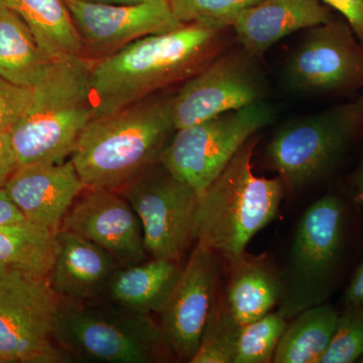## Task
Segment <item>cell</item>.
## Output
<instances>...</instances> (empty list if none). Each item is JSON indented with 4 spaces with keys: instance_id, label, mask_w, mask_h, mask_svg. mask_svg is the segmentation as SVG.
Returning a JSON list of instances; mask_svg holds the SVG:
<instances>
[{
    "instance_id": "1",
    "label": "cell",
    "mask_w": 363,
    "mask_h": 363,
    "mask_svg": "<svg viewBox=\"0 0 363 363\" xmlns=\"http://www.w3.org/2000/svg\"><path fill=\"white\" fill-rule=\"evenodd\" d=\"M229 28L184 25L147 35L92 62L93 118L152 96L157 91L188 80L226 51Z\"/></svg>"
},
{
    "instance_id": "2",
    "label": "cell",
    "mask_w": 363,
    "mask_h": 363,
    "mask_svg": "<svg viewBox=\"0 0 363 363\" xmlns=\"http://www.w3.org/2000/svg\"><path fill=\"white\" fill-rule=\"evenodd\" d=\"M174 133L172 96H150L91 119L71 162L86 189L118 190L160 162Z\"/></svg>"
},
{
    "instance_id": "3",
    "label": "cell",
    "mask_w": 363,
    "mask_h": 363,
    "mask_svg": "<svg viewBox=\"0 0 363 363\" xmlns=\"http://www.w3.org/2000/svg\"><path fill=\"white\" fill-rule=\"evenodd\" d=\"M91 65L83 56L54 60L33 86L30 104L9 133L18 166L58 164L73 154L93 118Z\"/></svg>"
},
{
    "instance_id": "4",
    "label": "cell",
    "mask_w": 363,
    "mask_h": 363,
    "mask_svg": "<svg viewBox=\"0 0 363 363\" xmlns=\"http://www.w3.org/2000/svg\"><path fill=\"white\" fill-rule=\"evenodd\" d=\"M252 136L199 195L196 240L231 264L245 255L248 243L278 216L285 185L255 175Z\"/></svg>"
},
{
    "instance_id": "5",
    "label": "cell",
    "mask_w": 363,
    "mask_h": 363,
    "mask_svg": "<svg viewBox=\"0 0 363 363\" xmlns=\"http://www.w3.org/2000/svg\"><path fill=\"white\" fill-rule=\"evenodd\" d=\"M55 340L71 362L157 363L175 357L152 315L102 298L60 301Z\"/></svg>"
},
{
    "instance_id": "6",
    "label": "cell",
    "mask_w": 363,
    "mask_h": 363,
    "mask_svg": "<svg viewBox=\"0 0 363 363\" xmlns=\"http://www.w3.org/2000/svg\"><path fill=\"white\" fill-rule=\"evenodd\" d=\"M345 219V205L334 195L318 199L298 219L279 274L277 311L285 319L328 300L343 255Z\"/></svg>"
},
{
    "instance_id": "7",
    "label": "cell",
    "mask_w": 363,
    "mask_h": 363,
    "mask_svg": "<svg viewBox=\"0 0 363 363\" xmlns=\"http://www.w3.org/2000/svg\"><path fill=\"white\" fill-rule=\"evenodd\" d=\"M363 126L357 99L281 124L266 147L267 164L285 187L311 185L334 168Z\"/></svg>"
},
{
    "instance_id": "8",
    "label": "cell",
    "mask_w": 363,
    "mask_h": 363,
    "mask_svg": "<svg viewBox=\"0 0 363 363\" xmlns=\"http://www.w3.org/2000/svg\"><path fill=\"white\" fill-rule=\"evenodd\" d=\"M276 118L272 105L257 102L175 130L160 162L201 194L250 138Z\"/></svg>"
},
{
    "instance_id": "9",
    "label": "cell",
    "mask_w": 363,
    "mask_h": 363,
    "mask_svg": "<svg viewBox=\"0 0 363 363\" xmlns=\"http://www.w3.org/2000/svg\"><path fill=\"white\" fill-rule=\"evenodd\" d=\"M60 301L49 278L0 272V363H67L55 340Z\"/></svg>"
},
{
    "instance_id": "10",
    "label": "cell",
    "mask_w": 363,
    "mask_h": 363,
    "mask_svg": "<svg viewBox=\"0 0 363 363\" xmlns=\"http://www.w3.org/2000/svg\"><path fill=\"white\" fill-rule=\"evenodd\" d=\"M116 191L140 218L150 259L180 264L196 240L199 194L160 162Z\"/></svg>"
},
{
    "instance_id": "11",
    "label": "cell",
    "mask_w": 363,
    "mask_h": 363,
    "mask_svg": "<svg viewBox=\"0 0 363 363\" xmlns=\"http://www.w3.org/2000/svg\"><path fill=\"white\" fill-rule=\"evenodd\" d=\"M284 82L303 95L343 94L363 88V45L345 20L314 26L285 64Z\"/></svg>"
},
{
    "instance_id": "12",
    "label": "cell",
    "mask_w": 363,
    "mask_h": 363,
    "mask_svg": "<svg viewBox=\"0 0 363 363\" xmlns=\"http://www.w3.org/2000/svg\"><path fill=\"white\" fill-rule=\"evenodd\" d=\"M259 59L243 48L226 50L172 95L175 130L264 101L267 82Z\"/></svg>"
},
{
    "instance_id": "13",
    "label": "cell",
    "mask_w": 363,
    "mask_h": 363,
    "mask_svg": "<svg viewBox=\"0 0 363 363\" xmlns=\"http://www.w3.org/2000/svg\"><path fill=\"white\" fill-rule=\"evenodd\" d=\"M82 44L83 57L95 62L147 35L184 26L169 0L133 4L64 0Z\"/></svg>"
},
{
    "instance_id": "14",
    "label": "cell",
    "mask_w": 363,
    "mask_h": 363,
    "mask_svg": "<svg viewBox=\"0 0 363 363\" xmlns=\"http://www.w3.org/2000/svg\"><path fill=\"white\" fill-rule=\"evenodd\" d=\"M216 253L197 242L182 269L173 292L160 313V326L169 347L182 362H190L218 295Z\"/></svg>"
},
{
    "instance_id": "15",
    "label": "cell",
    "mask_w": 363,
    "mask_h": 363,
    "mask_svg": "<svg viewBox=\"0 0 363 363\" xmlns=\"http://www.w3.org/2000/svg\"><path fill=\"white\" fill-rule=\"evenodd\" d=\"M61 229L96 243L119 267L150 259L140 218L116 190L85 189L64 217Z\"/></svg>"
},
{
    "instance_id": "16",
    "label": "cell",
    "mask_w": 363,
    "mask_h": 363,
    "mask_svg": "<svg viewBox=\"0 0 363 363\" xmlns=\"http://www.w3.org/2000/svg\"><path fill=\"white\" fill-rule=\"evenodd\" d=\"M4 189L26 220L57 233L86 188L70 160L18 166Z\"/></svg>"
},
{
    "instance_id": "17",
    "label": "cell",
    "mask_w": 363,
    "mask_h": 363,
    "mask_svg": "<svg viewBox=\"0 0 363 363\" xmlns=\"http://www.w3.org/2000/svg\"><path fill=\"white\" fill-rule=\"evenodd\" d=\"M333 18L330 9L321 0H262L243 11L231 28L241 48L262 60L284 38Z\"/></svg>"
},
{
    "instance_id": "18",
    "label": "cell",
    "mask_w": 363,
    "mask_h": 363,
    "mask_svg": "<svg viewBox=\"0 0 363 363\" xmlns=\"http://www.w3.org/2000/svg\"><path fill=\"white\" fill-rule=\"evenodd\" d=\"M58 252L49 276L61 300L80 302L102 298L119 264L96 243L71 231L57 233Z\"/></svg>"
},
{
    "instance_id": "19",
    "label": "cell",
    "mask_w": 363,
    "mask_h": 363,
    "mask_svg": "<svg viewBox=\"0 0 363 363\" xmlns=\"http://www.w3.org/2000/svg\"><path fill=\"white\" fill-rule=\"evenodd\" d=\"M229 264L230 276L216 305L235 326L259 319L279 305L281 279L267 262L243 255Z\"/></svg>"
},
{
    "instance_id": "20",
    "label": "cell",
    "mask_w": 363,
    "mask_h": 363,
    "mask_svg": "<svg viewBox=\"0 0 363 363\" xmlns=\"http://www.w3.org/2000/svg\"><path fill=\"white\" fill-rule=\"evenodd\" d=\"M181 272L180 264L169 259H149L119 267L109 279L102 298L133 311L159 315Z\"/></svg>"
},
{
    "instance_id": "21",
    "label": "cell",
    "mask_w": 363,
    "mask_h": 363,
    "mask_svg": "<svg viewBox=\"0 0 363 363\" xmlns=\"http://www.w3.org/2000/svg\"><path fill=\"white\" fill-rule=\"evenodd\" d=\"M52 61L25 21L0 6V78L21 87L33 88L44 77Z\"/></svg>"
},
{
    "instance_id": "22",
    "label": "cell",
    "mask_w": 363,
    "mask_h": 363,
    "mask_svg": "<svg viewBox=\"0 0 363 363\" xmlns=\"http://www.w3.org/2000/svg\"><path fill=\"white\" fill-rule=\"evenodd\" d=\"M30 28L52 60L83 56L82 44L64 0H0Z\"/></svg>"
},
{
    "instance_id": "23",
    "label": "cell",
    "mask_w": 363,
    "mask_h": 363,
    "mask_svg": "<svg viewBox=\"0 0 363 363\" xmlns=\"http://www.w3.org/2000/svg\"><path fill=\"white\" fill-rule=\"evenodd\" d=\"M339 314L326 303L298 313L286 325L272 362L319 363L335 333Z\"/></svg>"
},
{
    "instance_id": "24",
    "label": "cell",
    "mask_w": 363,
    "mask_h": 363,
    "mask_svg": "<svg viewBox=\"0 0 363 363\" xmlns=\"http://www.w3.org/2000/svg\"><path fill=\"white\" fill-rule=\"evenodd\" d=\"M57 252V233L37 224L0 225V272L13 269L49 278Z\"/></svg>"
},
{
    "instance_id": "25",
    "label": "cell",
    "mask_w": 363,
    "mask_h": 363,
    "mask_svg": "<svg viewBox=\"0 0 363 363\" xmlns=\"http://www.w3.org/2000/svg\"><path fill=\"white\" fill-rule=\"evenodd\" d=\"M286 319L279 312L267 315L238 327L234 342L233 363L272 362Z\"/></svg>"
},
{
    "instance_id": "26",
    "label": "cell",
    "mask_w": 363,
    "mask_h": 363,
    "mask_svg": "<svg viewBox=\"0 0 363 363\" xmlns=\"http://www.w3.org/2000/svg\"><path fill=\"white\" fill-rule=\"evenodd\" d=\"M262 0H169L177 20L184 25L230 28L243 11Z\"/></svg>"
},
{
    "instance_id": "27",
    "label": "cell",
    "mask_w": 363,
    "mask_h": 363,
    "mask_svg": "<svg viewBox=\"0 0 363 363\" xmlns=\"http://www.w3.org/2000/svg\"><path fill=\"white\" fill-rule=\"evenodd\" d=\"M363 355V305L345 304L328 348L319 363L357 362Z\"/></svg>"
},
{
    "instance_id": "28",
    "label": "cell",
    "mask_w": 363,
    "mask_h": 363,
    "mask_svg": "<svg viewBox=\"0 0 363 363\" xmlns=\"http://www.w3.org/2000/svg\"><path fill=\"white\" fill-rule=\"evenodd\" d=\"M238 329V326L220 311L215 301L199 347L191 363H233Z\"/></svg>"
},
{
    "instance_id": "29",
    "label": "cell",
    "mask_w": 363,
    "mask_h": 363,
    "mask_svg": "<svg viewBox=\"0 0 363 363\" xmlns=\"http://www.w3.org/2000/svg\"><path fill=\"white\" fill-rule=\"evenodd\" d=\"M32 88L21 87L0 78V133H9L32 99Z\"/></svg>"
},
{
    "instance_id": "30",
    "label": "cell",
    "mask_w": 363,
    "mask_h": 363,
    "mask_svg": "<svg viewBox=\"0 0 363 363\" xmlns=\"http://www.w3.org/2000/svg\"><path fill=\"white\" fill-rule=\"evenodd\" d=\"M339 11L363 45V0H321Z\"/></svg>"
},
{
    "instance_id": "31",
    "label": "cell",
    "mask_w": 363,
    "mask_h": 363,
    "mask_svg": "<svg viewBox=\"0 0 363 363\" xmlns=\"http://www.w3.org/2000/svg\"><path fill=\"white\" fill-rule=\"evenodd\" d=\"M18 168L9 133H0V189L6 187L13 172Z\"/></svg>"
},
{
    "instance_id": "32",
    "label": "cell",
    "mask_w": 363,
    "mask_h": 363,
    "mask_svg": "<svg viewBox=\"0 0 363 363\" xmlns=\"http://www.w3.org/2000/svg\"><path fill=\"white\" fill-rule=\"evenodd\" d=\"M26 217L7 194L6 189H0V225L26 221Z\"/></svg>"
},
{
    "instance_id": "33",
    "label": "cell",
    "mask_w": 363,
    "mask_h": 363,
    "mask_svg": "<svg viewBox=\"0 0 363 363\" xmlns=\"http://www.w3.org/2000/svg\"><path fill=\"white\" fill-rule=\"evenodd\" d=\"M344 298L345 304L363 305V262L353 274Z\"/></svg>"
},
{
    "instance_id": "34",
    "label": "cell",
    "mask_w": 363,
    "mask_h": 363,
    "mask_svg": "<svg viewBox=\"0 0 363 363\" xmlns=\"http://www.w3.org/2000/svg\"><path fill=\"white\" fill-rule=\"evenodd\" d=\"M352 185L355 201L363 207V157L353 176Z\"/></svg>"
},
{
    "instance_id": "35",
    "label": "cell",
    "mask_w": 363,
    "mask_h": 363,
    "mask_svg": "<svg viewBox=\"0 0 363 363\" xmlns=\"http://www.w3.org/2000/svg\"><path fill=\"white\" fill-rule=\"evenodd\" d=\"M89 1L104 2V4H133L142 2L157 1V0H89Z\"/></svg>"
},
{
    "instance_id": "36",
    "label": "cell",
    "mask_w": 363,
    "mask_h": 363,
    "mask_svg": "<svg viewBox=\"0 0 363 363\" xmlns=\"http://www.w3.org/2000/svg\"><path fill=\"white\" fill-rule=\"evenodd\" d=\"M357 362H363V355L362 357L359 358V360H358Z\"/></svg>"
}]
</instances>
